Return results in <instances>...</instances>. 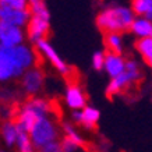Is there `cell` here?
Wrapping results in <instances>:
<instances>
[{
    "label": "cell",
    "mask_w": 152,
    "mask_h": 152,
    "mask_svg": "<svg viewBox=\"0 0 152 152\" xmlns=\"http://www.w3.org/2000/svg\"><path fill=\"white\" fill-rule=\"evenodd\" d=\"M38 56L32 46L21 43L17 46H0V81L18 80L28 69L37 66Z\"/></svg>",
    "instance_id": "obj_1"
},
{
    "label": "cell",
    "mask_w": 152,
    "mask_h": 152,
    "mask_svg": "<svg viewBox=\"0 0 152 152\" xmlns=\"http://www.w3.org/2000/svg\"><path fill=\"white\" fill-rule=\"evenodd\" d=\"M135 13L131 7L126 6H107L102 9L96 15V27L103 34L130 31L131 24L135 20Z\"/></svg>",
    "instance_id": "obj_2"
},
{
    "label": "cell",
    "mask_w": 152,
    "mask_h": 152,
    "mask_svg": "<svg viewBox=\"0 0 152 152\" xmlns=\"http://www.w3.org/2000/svg\"><path fill=\"white\" fill-rule=\"evenodd\" d=\"M52 113L50 102L42 96H29L23 105L20 106L17 113L14 115V119L20 126V129L29 131L31 127L35 124V121L45 116Z\"/></svg>",
    "instance_id": "obj_3"
},
{
    "label": "cell",
    "mask_w": 152,
    "mask_h": 152,
    "mask_svg": "<svg viewBox=\"0 0 152 152\" xmlns=\"http://www.w3.org/2000/svg\"><path fill=\"white\" fill-rule=\"evenodd\" d=\"M141 78H142V71H141L140 63L135 59H127L124 71L115 78H110L107 87H106V95L116 96L120 92L129 89L130 87L138 84Z\"/></svg>",
    "instance_id": "obj_4"
},
{
    "label": "cell",
    "mask_w": 152,
    "mask_h": 152,
    "mask_svg": "<svg viewBox=\"0 0 152 152\" xmlns=\"http://www.w3.org/2000/svg\"><path fill=\"white\" fill-rule=\"evenodd\" d=\"M60 129L61 127L57 126V123L55 121V119H52L50 115L37 120L35 124L29 130V135H31L34 145L37 147V149H39L41 147L46 145V144L52 142V141L59 140Z\"/></svg>",
    "instance_id": "obj_5"
},
{
    "label": "cell",
    "mask_w": 152,
    "mask_h": 152,
    "mask_svg": "<svg viewBox=\"0 0 152 152\" xmlns=\"http://www.w3.org/2000/svg\"><path fill=\"white\" fill-rule=\"evenodd\" d=\"M35 48H37V50L41 53L42 57L46 60L48 63H50V66L60 75L67 77V75L71 73V69L69 67V64L60 57V55L56 52V49L52 46V43L48 41L46 38L38 42L37 45H35Z\"/></svg>",
    "instance_id": "obj_6"
},
{
    "label": "cell",
    "mask_w": 152,
    "mask_h": 152,
    "mask_svg": "<svg viewBox=\"0 0 152 152\" xmlns=\"http://www.w3.org/2000/svg\"><path fill=\"white\" fill-rule=\"evenodd\" d=\"M20 84H21V89L27 94L28 96L39 95V92L43 89L45 74H43L41 67L34 66L23 74V77L20 78Z\"/></svg>",
    "instance_id": "obj_7"
},
{
    "label": "cell",
    "mask_w": 152,
    "mask_h": 152,
    "mask_svg": "<svg viewBox=\"0 0 152 152\" xmlns=\"http://www.w3.org/2000/svg\"><path fill=\"white\" fill-rule=\"evenodd\" d=\"M32 17L29 9H15L9 6H0V21L21 28H27Z\"/></svg>",
    "instance_id": "obj_8"
},
{
    "label": "cell",
    "mask_w": 152,
    "mask_h": 152,
    "mask_svg": "<svg viewBox=\"0 0 152 152\" xmlns=\"http://www.w3.org/2000/svg\"><path fill=\"white\" fill-rule=\"evenodd\" d=\"M50 29V18L41 17V15H32L27 25V38L34 46L39 41L45 39Z\"/></svg>",
    "instance_id": "obj_9"
},
{
    "label": "cell",
    "mask_w": 152,
    "mask_h": 152,
    "mask_svg": "<svg viewBox=\"0 0 152 152\" xmlns=\"http://www.w3.org/2000/svg\"><path fill=\"white\" fill-rule=\"evenodd\" d=\"M24 41H25L24 28L0 21V46H17L24 43Z\"/></svg>",
    "instance_id": "obj_10"
},
{
    "label": "cell",
    "mask_w": 152,
    "mask_h": 152,
    "mask_svg": "<svg viewBox=\"0 0 152 152\" xmlns=\"http://www.w3.org/2000/svg\"><path fill=\"white\" fill-rule=\"evenodd\" d=\"M64 103L70 110L84 109L87 106V96L83 88L77 84H70L66 87L64 91Z\"/></svg>",
    "instance_id": "obj_11"
},
{
    "label": "cell",
    "mask_w": 152,
    "mask_h": 152,
    "mask_svg": "<svg viewBox=\"0 0 152 152\" xmlns=\"http://www.w3.org/2000/svg\"><path fill=\"white\" fill-rule=\"evenodd\" d=\"M126 61H127V59H124L121 53H115V52L107 50L103 70L110 78H115L126 70Z\"/></svg>",
    "instance_id": "obj_12"
},
{
    "label": "cell",
    "mask_w": 152,
    "mask_h": 152,
    "mask_svg": "<svg viewBox=\"0 0 152 152\" xmlns=\"http://www.w3.org/2000/svg\"><path fill=\"white\" fill-rule=\"evenodd\" d=\"M18 134H20V126L17 124L14 117L6 119L3 121V124H1V140L6 144V147L9 148L15 147Z\"/></svg>",
    "instance_id": "obj_13"
},
{
    "label": "cell",
    "mask_w": 152,
    "mask_h": 152,
    "mask_svg": "<svg viewBox=\"0 0 152 152\" xmlns=\"http://www.w3.org/2000/svg\"><path fill=\"white\" fill-rule=\"evenodd\" d=\"M130 32L133 34L137 39L152 37V21L145 17H135V20L131 24Z\"/></svg>",
    "instance_id": "obj_14"
},
{
    "label": "cell",
    "mask_w": 152,
    "mask_h": 152,
    "mask_svg": "<svg viewBox=\"0 0 152 152\" xmlns=\"http://www.w3.org/2000/svg\"><path fill=\"white\" fill-rule=\"evenodd\" d=\"M101 119V112L99 109L94 107V106H85L83 109V121H81V127L85 130H94L96 123Z\"/></svg>",
    "instance_id": "obj_15"
},
{
    "label": "cell",
    "mask_w": 152,
    "mask_h": 152,
    "mask_svg": "<svg viewBox=\"0 0 152 152\" xmlns=\"http://www.w3.org/2000/svg\"><path fill=\"white\" fill-rule=\"evenodd\" d=\"M135 49L141 59L145 61V64L152 70V37L138 39L135 42Z\"/></svg>",
    "instance_id": "obj_16"
},
{
    "label": "cell",
    "mask_w": 152,
    "mask_h": 152,
    "mask_svg": "<svg viewBox=\"0 0 152 152\" xmlns=\"http://www.w3.org/2000/svg\"><path fill=\"white\" fill-rule=\"evenodd\" d=\"M105 45L106 49L109 52H115V53H121L124 50V42L123 37L120 32H107L105 34Z\"/></svg>",
    "instance_id": "obj_17"
},
{
    "label": "cell",
    "mask_w": 152,
    "mask_h": 152,
    "mask_svg": "<svg viewBox=\"0 0 152 152\" xmlns=\"http://www.w3.org/2000/svg\"><path fill=\"white\" fill-rule=\"evenodd\" d=\"M15 149L17 152H38L37 147L34 145V141L29 135V131L20 129L18 138L15 142Z\"/></svg>",
    "instance_id": "obj_18"
},
{
    "label": "cell",
    "mask_w": 152,
    "mask_h": 152,
    "mask_svg": "<svg viewBox=\"0 0 152 152\" xmlns=\"http://www.w3.org/2000/svg\"><path fill=\"white\" fill-rule=\"evenodd\" d=\"M135 15L145 17L152 21V0H131L130 6Z\"/></svg>",
    "instance_id": "obj_19"
},
{
    "label": "cell",
    "mask_w": 152,
    "mask_h": 152,
    "mask_svg": "<svg viewBox=\"0 0 152 152\" xmlns=\"http://www.w3.org/2000/svg\"><path fill=\"white\" fill-rule=\"evenodd\" d=\"M61 133H63L64 137H69L70 140L75 141L80 147H84L85 140H84L83 135L78 133V130L75 129V124H74V123H67V121H64V123L61 124Z\"/></svg>",
    "instance_id": "obj_20"
},
{
    "label": "cell",
    "mask_w": 152,
    "mask_h": 152,
    "mask_svg": "<svg viewBox=\"0 0 152 152\" xmlns=\"http://www.w3.org/2000/svg\"><path fill=\"white\" fill-rule=\"evenodd\" d=\"M28 9L31 10V14H32V15H41V17L50 18V13H49V10H48V7L43 0H29Z\"/></svg>",
    "instance_id": "obj_21"
},
{
    "label": "cell",
    "mask_w": 152,
    "mask_h": 152,
    "mask_svg": "<svg viewBox=\"0 0 152 152\" xmlns=\"http://www.w3.org/2000/svg\"><path fill=\"white\" fill-rule=\"evenodd\" d=\"M105 60H106V53L102 50H96L92 55V69L95 71H102L105 69Z\"/></svg>",
    "instance_id": "obj_22"
},
{
    "label": "cell",
    "mask_w": 152,
    "mask_h": 152,
    "mask_svg": "<svg viewBox=\"0 0 152 152\" xmlns=\"http://www.w3.org/2000/svg\"><path fill=\"white\" fill-rule=\"evenodd\" d=\"M38 152H64V149H63L61 141H60V140H56V141H52V142L41 147L38 149Z\"/></svg>",
    "instance_id": "obj_23"
},
{
    "label": "cell",
    "mask_w": 152,
    "mask_h": 152,
    "mask_svg": "<svg viewBox=\"0 0 152 152\" xmlns=\"http://www.w3.org/2000/svg\"><path fill=\"white\" fill-rule=\"evenodd\" d=\"M0 6H9L15 9H28L29 0H0Z\"/></svg>",
    "instance_id": "obj_24"
},
{
    "label": "cell",
    "mask_w": 152,
    "mask_h": 152,
    "mask_svg": "<svg viewBox=\"0 0 152 152\" xmlns=\"http://www.w3.org/2000/svg\"><path fill=\"white\" fill-rule=\"evenodd\" d=\"M61 145H63L64 152H77L80 148H81L75 141L70 140L69 137H64V135H63V138H61Z\"/></svg>",
    "instance_id": "obj_25"
},
{
    "label": "cell",
    "mask_w": 152,
    "mask_h": 152,
    "mask_svg": "<svg viewBox=\"0 0 152 152\" xmlns=\"http://www.w3.org/2000/svg\"><path fill=\"white\" fill-rule=\"evenodd\" d=\"M71 121H73L74 124L81 126V121H83V109L71 110Z\"/></svg>",
    "instance_id": "obj_26"
},
{
    "label": "cell",
    "mask_w": 152,
    "mask_h": 152,
    "mask_svg": "<svg viewBox=\"0 0 152 152\" xmlns=\"http://www.w3.org/2000/svg\"><path fill=\"white\" fill-rule=\"evenodd\" d=\"M1 152H7V151H1Z\"/></svg>",
    "instance_id": "obj_27"
}]
</instances>
